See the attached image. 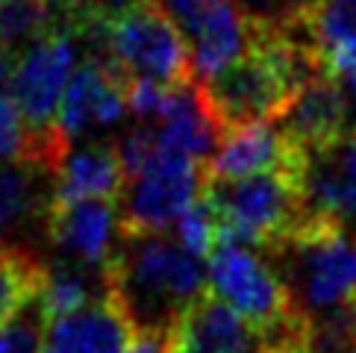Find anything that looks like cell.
I'll return each mask as SVG.
<instances>
[{
  "mask_svg": "<svg viewBox=\"0 0 356 353\" xmlns=\"http://www.w3.org/2000/svg\"><path fill=\"white\" fill-rule=\"evenodd\" d=\"M109 297L130 321L133 333L171 336L183 312L209 292L207 271L174 233L127 236L106 265Z\"/></svg>",
  "mask_w": 356,
  "mask_h": 353,
  "instance_id": "cell-1",
  "label": "cell"
},
{
  "mask_svg": "<svg viewBox=\"0 0 356 353\" xmlns=\"http://www.w3.org/2000/svg\"><path fill=\"white\" fill-rule=\"evenodd\" d=\"M207 280L209 292L236 309L268 342L271 353L309 345V318L298 309L268 256H257L253 247L221 238L209 254Z\"/></svg>",
  "mask_w": 356,
  "mask_h": 353,
  "instance_id": "cell-2",
  "label": "cell"
},
{
  "mask_svg": "<svg viewBox=\"0 0 356 353\" xmlns=\"http://www.w3.org/2000/svg\"><path fill=\"white\" fill-rule=\"evenodd\" d=\"M309 171V168H307ZM203 197L221 224V238L274 254L307 221V174L265 171L241 180H207Z\"/></svg>",
  "mask_w": 356,
  "mask_h": 353,
  "instance_id": "cell-3",
  "label": "cell"
},
{
  "mask_svg": "<svg viewBox=\"0 0 356 353\" xmlns=\"http://www.w3.org/2000/svg\"><path fill=\"white\" fill-rule=\"evenodd\" d=\"M106 54L127 80H154L159 85L195 80L186 42L150 0H136L112 12L106 21Z\"/></svg>",
  "mask_w": 356,
  "mask_h": 353,
  "instance_id": "cell-4",
  "label": "cell"
},
{
  "mask_svg": "<svg viewBox=\"0 0 356 353\" xmlns=\"http://www.w3.org/2000/svg\"><path fill=\"white\" fill-rule=\"evenodd\" d=\"M59 174L30 159L0 162V250L47 262Z\"/></svg>",
  "mask_w": 356,
  "mask_h": 353,
  "instance_id": "cell-5",
  "label": "cell"
},
{
  "mask_svg": "<svg viewBox=\"0 0 356 353\" xmlns=\"http://www.w3.org/2000/svg\"><path fill=\"white\" fill-rule=\"evenodd\" d=\"M203 186H207V165L159 154L124 188L118 200L121 233H168V227L180 221L183 212L203 195Z\"/></svg>",
  "mask_w": 356,
  "mask_h": 353,
  "instance_id": "cell-6",
  "label": "cell"
},
{
  "mask_svg": "<svg viewBox=\"0 0 356 353\" xmlns=\"http://www.w3.org/2000/svg\"><path fill=\"white\" fill-rule=\"evenodd\" d=\"M188 47L197 83L218 77L250 47V27L238 0H150Z\"/></svg>",
  "mask_w": 356,
  "mask_h": 353,
  "instance_id": "cell-7",
  "label": "cell"
},
{
  "mask_svg": "<svg viewBox=\"0 0 356 353\" xmlns=\"http://www.w3.org/2000/svg\"><path fill=\"white\" fill-rule=\"evenodd\" d=\"M77 39L65 30H54L24 54L9 77V95L33 130L56 127L65 88L77 71Z\"/></svg>",
  "mask_w": 356,
  "mask_h": 353,
  "instance_id": "cell-8",
  "label": "cell"
},
{
  "mask_svg": "<svg viewBox=\"0 0 356 353\" xmlns=\"http://www.w3.org/2000/svg\"><path fill=\"white\" fill-rule=\"evenodd\" d=\"M127 112V77L106 59L86 56L65 88L59 106V130L77 142L92 130L115 127Z\"/></svg>",
  "mask_w": 356,
  "mask_h": 353,
  "instance_id": "cell-9",
  "label": "cell"
},
{
  "mask_svg": "<svg viewBox=\"0 0 356 353\" xmlns=\"http://www.w3.org/2000/svg\"><path fill=\"white\" fill-rule=\"evenodd\" d=\"M309 154L277 130V124H253L224 133L221 147L207 165V180H241L265 171L307 174Z\"/></svg>",
  "mask_w": 356,
  "mask_h": 353,
  "instance_id": "cell-10",
  "label": "cell"
},
{
  "mask_svg": "<svg viewBox=\"0 0 356 353\" xmlns=\"http://www.w3.org/2000/svg\"><path fill=\"white\" fill-rule=\"evenodd\" d=\"M112 204L115 200L56 204L50 227V245L56 254L92 271H106L121 242V215Z\"/></svg>",
  "mask_w": 356,
  "mask_h": 353,
  "instance_id": "cell-11",
  "label": "cell"
},
{
  "mask_svg": "<svg viewBox=\"0 0 356 353\" xmlns=\"http://www.w3.org/2000/svg\"><path fill=\"white\" fill-rule=\"evenodd\" d=\"M168 353H271V347L236 309L207 292L177 321Z\"/></svg>",
  "mask_w": 356,
  "mask_h": 353,
  "instance_id": "cell-12",
  "label": "cell"
},
{
  "mask_svg": "<svg viewBox=\"0 0 356 353\" xmlns=\"http://www.w3.org/2000/svg\"><path fill=\"white\" fill-rule=\"evenodd\" d=\"M307 218H318L356 236V138L309 154Z\"/></svg>",
  "mask_w": 356,
  "mask_h": 353,
  "instance_id": "cell-13",
  "label": "cell"
},
{
  "mask_svg": "<svg viewBox=\"0 0 356 353\" xmlns=\"http://www.w3.org/2000/svg\"><path fill=\"white\" fill-rule=\"evenodd\" d=\"M277 130L307 154L324 150L348 136V97L345 88L321 71L295 95L277 121Z\"/></svg>",
  "mask_w": 356,
  "mask_h": 353,
  "instance_id": "cell-14",
  "label": "cell"
},
{
  "mask_svg": "<svg viewBox=\"0 0 356 353\" xmlns=\"http://www.w3.org/2000/svg\"><path fill=\"white\" fill-rule=\"evenodd\" d=\"M133 327L112 297L47 321L42 353H124Z\"/></svg>",
  "mask_w": 356,
  "mask_h": 353,
  "instance_id": "cell-15",
  "label": "cell"
},
{
  "mask_svg": "<svg viewBox=\"0 0 356 353\" xmlns=\"http://www.w3.org/2000/svg\"><path fill=\"white\" fill-rule=\"evenodd\" d=\"M127 188V174L115 154V145L95 142L71 150L59 168L56 204L77 200H121Z\"/></svg>",
  "mask_w": 356,
  "mask_h": 353,
  "instance_id": "cell-16",
  "label": "cell"
},
{
  "mask_svg": "<svg viewBox=\"0 0 356 353\" xmlns=\"http://www.w3.org/2000/svg\"><path fill=\"white\" fill-rule=\"evenodd\" d=\"M104 297H109L106 271H92V268H86V265H77L65 256L47 259L42 288H39V300H42L47 321L80 312Z\"/></svg>",
  "mask_w": 356,
  "mask_h": 353,
  "instance_id": "cell-17",
  "label": "cell"
},
{
  "mask_svg": "<svg viewBox=\"0 0 356 353\" xmlns=\"http://www.w3.org/2000/svg\"><path fill=\"white\" fill-rule=\"evenodd\" d=\"M56 30V9L50 0H0V54L12 65Z\"/></svg>",
  "mask_w": 356,
  "mask_h": 353,
  "instance_id": "cell-18",
  "label": "cell"
},
{
  "mask_svg": "<svg viewBox=\"0 0 356 353\" xmlns=\"http://www.w3.org/2000/svg\"><path fill=\"white\" fill-rule=\"evenodd\" d=\"M44 265L47 262L0 250V330L39 297Z\"/></svg>",
  "mask_w": 356,
  "mask_h": 353,
  "instance_id": "cell-19",
  "label": "cell"
},
{
  "mask_svg": "<svg viewBox=\"0 0 356 353\" xmlns=\"http://www.w3.org/2000/svg\"><path fill=\"white\" fill-rule=\"evenodd\" d=\"M250 30L309 33L318 0H238Z\"/></svg>",
  "mask_w": 356,
  "mask_h": 353,
  "instance_id": "cell-20",
  "label": "cell"
},
{
  "mask_svg": "<svg viewBox=\"0 0 356 353\" xmlns=\"http://www.w3.org/2000/svg\"><path fill=\"white\" fill-rule=\"evenodd\" d=\"M174 238L180 242L188 254H195L197 259L207 256L221 242V224H218V215L207 197H197L192 206L183 212V218L174 224Z\"/></svg>",
  "mask_w": 356,
  "mask_h": 353,
  "instance_id": "cell-21",
  "label": "cell"
},
{
  "mask_svg": "<svg viewBox=\"0 0 356 353\" xmlns=\"http://www.w3.org/2000/svg\"><path fill=\"white\" fill-rule=\"evenodd\" d=\"M309 35L318 50L356 39V0H318Z\"/></svg>",
  "mask_w": 356,
  "mask_h": 353,
  "instance_id": "cell-22",
  "label": "cell"
},
{
  "mask_svg": "<svg viewBox=\"0 0 356 353\" xmlns=\"http://www.w3.org/2000/svg\"><path fill=\"white\" fill-rule=\"evenodd\" d=\"M35 142V130L27 124L9 88H0V162L27 159Z\"/></svg>",
  "mask_w": 356,
  "mask_h": 353,
  "instance_id": "cell-23",
  "label": "cell"
},
{
  "mask_svg": "<svg viewBox=\"0 0 356 353\" xmlns=\"http://www.w3.org/2000/svg\"><path fill=\"white\" fill-rule=\"evenodd\" d=\"M44 327H47V318H44L42 300L35 297L27 309L15 315L0 330V353H42Z\"/></svg>",
  "mask_w": 356,
  "mask_h": 353,
  "instance_id": "cell-24",
  "label": "cell"
},
{
  "mask_svg": "<svg viewBox=\"0 0 356 353\" xmlns=\"http://www.w3.org/2000/svg\"><path fill=\"white\" fill-rule=\"evenodd\" d=\"M171 85H159L154 80H127V109L138 121H159L168 106Z\"/></svg>",
  "mask_w": 356,
  "mask_h": 353,
  "instance_id": "cell-25",
  "label": "cell"
},
{
  "mask_svg": "<svg viewBox=\"0 0 356 353\" xmlns=\"http://www.w3.org/2000/svg\"><path fill=\"white\" fill-rule=\"evenodd\" d=\"M321 56V71L330 80H336L348 95L356 97V39L330 44L324 50H318Z\"/></svg>",
  "mask_w": 356,
  "mask_h": 353,
  "instance_id": "cell-26",
  "label": "cell"
},
{
  "mask_svg": "<svg viewBox=\"0 0 356 353\" xmlns=\"http://www.w3.org/2000/svg\"><path fill=\"white\" fill-rule=\"evenodd\" d=\"M124 353H168V336L156 333H133Z\"/></svg>",
  "mask_w": 356,
  "mask_h": 353,
  "instance_id": "cell-27",
  "label": "cell"
},
{
  "mask_svg": "<svg viewBox=\"0 0 356 353\" xmlns=\"http://www.w3.org/2000/svg\"><path fill=\"white\" fill-rule=\"evenodd\" d=\"M56 9H65V12H77V9H109V12H118L124 6L136 3V0H50Z\"/></svg>",
  "mask_w": 356,
  "mask_h": 353,
  "instance_id": "cell-28",
  "label": "cell"
},
{
  "mask_svg": "<svg viewBox=\"0 0 356 353\" xmlns=\"http://www.w3.org/2000/svg\"><path fill=\"white\" fill-rule=\"evenodd\" d=\"M277 353H309V345L307 347H291V350H277Z\"/></svg>",
  "mask_w": 356,
  "mask_h": 353,
  "instance_id": "cell-29",
  "label": "cell"
},
{
  "mask_svg": "<svg viewBox=\"0 0 356 353\" xmlns=\"http://www.w3.org/2000/svg\"><path fill=\"white\" fill-rule=\"evenodd\" d=\"M353 138H356V136H353Z\"/></svg>",
  "mask_w": 356,
  "mask_h": 353,
  "instance_id": "cell-30",
  "label": "cell"
}]
</instances>
